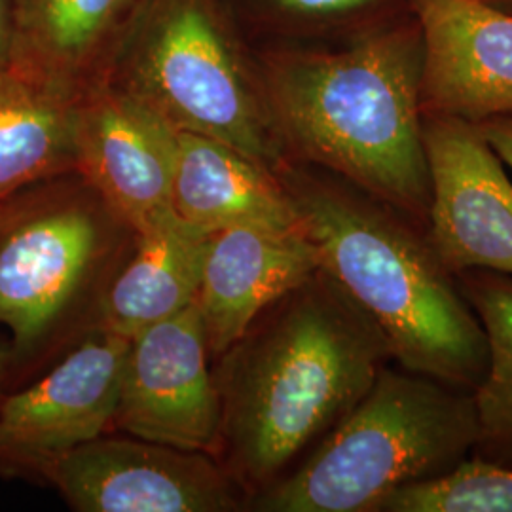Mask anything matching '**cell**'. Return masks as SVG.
Segmentation results:
<instances>
[{"mask_svg": "<svg viewBox=\"0 0 512 512\" xmlns=\"http://www.w3.org/2000/svg\"><path fill=\"white\" fill-rule=\"evenodd\" d=\"M275 175L319 268L384 330L393 363L475 391L488 368L486 334L427 226L329 169L285 160Z\"/></svg>", "mask_w": 512, "mask_h": 512, "instance_id": "3", "label": "cell"}, {"mask_svg": "<svg viewBox=\"0 0 512 512\" xmlns=\"http://www.w3.org/2000/svg\"><path fill=\"white\" fill-rule=\"evenodd\" d=\"M376 512H512V467L469 456L446 475L385 495Z\"/></svg>", "mask_w": 512, "mask_h": 512, "instance_id": "20", "label": "cell"}, {"mask_svg": "<svg viewBox=\"0 0 512 512\" xmlns=\"http://www.w3.org/2000/svg\"><path fill=\"white\" fill-rule=\"evenodd\" d=\"M209 230L167 211L135 234L103 304L101 329L133 338L196 302Z\"/></svg>", "mask_w": 512, "mask_h": 512, "instance_id": "15", "label": "cell"}, {"mask_svg": "<svg viewBox=\"0 0 512 512\" xmlns=\"http://www.w3.org/2000/svg\"><path fill=\"white\" fill-rule=\"evenodd\" d=\"M129 338L92 330L37 384L0 401V458L40 465L105 435L120 401Z\"/></svg>", "mask_w": 512, "mask_h": 512, "instance_id": "10", "label": "cell"}, {"mask_svg": "<svg viewBox=\"0 0 512 512\" xmlns=\"http://www.w3.org/2000/svg\"><path fill=\"white\" fill-rule=\"evenodd\" d=\"M10 361H12V349L6 342L0 340V401H2V382H4Z\"/></svg>", "mask_w": 512, "mask_h": 512, "instance_id": "23", "label": "cell"}, {"mask_svg": "<svg viewBox=\"0 0 512 512\" xmlns=\"http://www.w3.org/2000/svg\"><path fill=\"white\" fill-rule=\"evenodd\" d=\"M78 512H238L247 495L217 456L99 437L37 469Z\"/></svg>", "mask_w": 512, "mask_h": 512, "instance_id": "7", "label": "cell"}, {"mask_svg": "<svg viewBox=\"0 0 512 512\" xmlns=\"http://www.w3.org/2000/svg\"><path fill=\"white\" fill-rule=\"evenodd\" d=\"M211 359L196 302L129 338L112 427L217 456L222 416Z\"/></svg>", "mask_w": 512, "mask_h": 512, "instance_id": "8", "label": "cell"}, {"mask_svg": "<svg viewBox=\"0 0 512 512\" xmlns=\"http://www.w3.org/2000/svg\"><path fill=\"white\" fill-rule=\"evenodd\" d=\"M488 346V368L473 391L475 458L512 467V277L488 270L456 275Z\"/></svg>", "mask_w": 512, "mask_h": 512, "instance_id": "19", "label": "cell"}, {"mask_svg": "<svg viewBox=\"0 0 512 512\" xmlns=\"http://www.w3.org/2000/svg\"><path fill=\"white\" fill-rule=\"evenodd\" d=\"M425 42L421 110L480 124L512 116V16L480 0H414Z\"/></svg>", "mask_w": 512, "mask_h": 512, "instance_id": "12", "label": "cell"}, {"mask_svg": "<svg viewBox=\"0 0 512 512\" xmlns=\"http://www.w3.org/2000/svg\"><path fill=\"white\" fill-rule=\"evenodd\" d=\"M177 131L110 84L82 97L78 173L137 232L173 211Z\"/></svg>", "mask_w": 512, "mask_h": 512, "instance_id": "11", "label": "cell"}, {"mask_svg": "<svg viewBox=\"0 0 512 512\" xmlns=\"http://www.w3.org/2000/svg\"><path fill=\"white\" fill-rule=\"evenodd\" d=\"M255 48H334L380 35L414 14V0H226Z\"/></svg>", "mask_w": 512, "mask_h": 512, "instance_id": "18", "label": "cell"}, {"mask_svg": "<svg viewBox=\"0 0 512 512\" xmlns=\"http://www.w3.org/2000/svg\"><path fill=\"white\" fill-rule=\"evenodd\" d=\"M499 160L512 169V116L490 118L476 124Z\"/></svg>", "mask_w": 512, "mask_h": 512, "instance_id": "21", "label": "cell"}, {"mask_svg": "<svg viewBox=\"0 0 512 512\" xmlns=\"http://www.w3.org/2000/svg\"><path fill=\"white\" fill-rule=\"evenodd\" d=\"M0 202V325L12 357L101 329L110 283L135 230L78 171L31 184Z\"/></svg>", "mask_w": 512, "mask_h": 512, "instance_id": "6", "label": "cell"}, {"mask_svg": "<svg viewBox=\"0 0 512 512\" xmlns=\"http://www.w3.org/2000/svg\"><path fill=\"white\" fill-rule=\"evenodd\" d=\"M171 207L177 217L209 232L232 226L300 230L275 171L196 133L177 131Z\"/></svg>", "mask_w": 512, "mask_h": 512, "instance_id": "14", "label": "cell"}, {"mask_svg": "<svg viewBox=\"0 0 512 512\" xmlns=\"http://www.w3.org/2000/svg\"><path fill=\"white\" fill-rule=\"evenodd\" d=\"M16 33V0H0V73L10 67Z\"/></svg>", "mask_w": 512, "mask_h": 512, "instance_id": "22", "label": "cell"}, {"mask_svg": "<svg viewBox=\"0 0 512 512\" xmlns=\"http://www.w3.org/2000/svg\"><path fill=\"white\" fill-rule=\"evenodd\" d=\"M476 431L473 391L389 363L361 403L245 511L376 512L385 495L469 458Z\"/></svg>", "mask_w": 512, "mask_h": 512, "instance_id": "5", "label": "cell"}, {"mask_svg": "<svg viewBox=\"0 0 512 512\" xmlns=\"http://www.w3.org/2000/svg\"><path fill=\"white\" fill-rule=\"evenodd\" d=\"M215 361L217 458L249 499L289 475L361 403L393 349L372 315L317 268Z\"/></svg>", "mask_w": 512, "mask_h": 512, "instance_id": "1", "label": "cell"}, {"mask_svg": "<svg viewBox=\"0 0 512 512\" xmlns=\"http://www.w3.org/2000/svg\"><path fill=\"white\" fill-rule=\"evenodd\" d=\"M103 84L175 131L226 143L272 171L289 160L256 48L226 0H135Z\"/></svg>", "mask_w": 512, "mask_h": 512, "instance_id": "4", "label": "cell"}, {"mask_svg": "<svg viewBox=\"0 0 512 512\" xmlns=\"http://www.w3.org/2000/svg\"><path fill=\"white\" fill-rule=\"evenodd\" d=\"M480 2H484V4L492 6L495 10L505 12V14L512 16V0H480Z\"/></svg>", "mask_w": 512, "mask_h": 512, "instance_id": "24", "label": "cell"}, {"mask_svg": "<svg viewBox=\"0 0 512 512\" xmlns=\"http://www.w3.org/2000/svg\"><path fill=\"white\" fill-rule=\"evenodd\" d=\"M431 175L427 236L454 275L488 270L512 277V183L473 122L423 114Z\"/></svg>", "mask_w": 512, "mask_h": 512, "instance_id": "9", "label": "cell"}, {"mask_svg": "<svg viewBox=\"0 0 512 512\" xmlns=\"http://www.w3.org/2000/svg\"><path fill=\"white\" fill-rule=\"evenodd\" d=\"M256 59L289 160L329 169L427 226L425 42L416 16L346 46L256 48Z\"/></svg>", "mask_w": 512, "mask_h": 512, "instance_id": "2", "label": "cell"}, {"mask_svg": "<svg viewBox=\"0 0 512 512\" xmlns=\"http://www.w3.org/2000/svg\"><path fill=\"white\" fill-rule=\"evenodd\" d=\"M135 0H16L14 67L78 95L105 82Z\"/></svg>", "mask_w": 512, "mask_h": 512, "instance_id": "16", "label": "cell"}, {"mask_svg": "<svg viewBox=\"0 0 512 512\" xmlns=\"http://www.w3.org/2000/svg\"><path fill=\"white\" fill-rule=\"evenodd\" d=\"M319 268L300 230L232 226L211 234L196 306L211 357L232 348L275 300Z\"/></svg>", "mask_w": 512, "mask_h": 512, "instance_id": "13", "label": "cell"}, {"mask_svg": "<svg viewBox=\"0 0 512 512\" xmlns=\"http://www.w3.org/2000/svg\"><path fill=\"white\" fill-rule=\"evenodd\" d=\"M82 97L14 65L0 73V202L78 169Z\"/></svg>", "mask_w": 512, "mask_h": 512, "instance_id": "17", "label": "cell"}]
</instances>
